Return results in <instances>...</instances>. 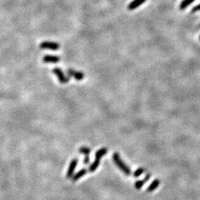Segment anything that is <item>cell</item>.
<instances>
[{
  "instance_id": "1",
  "label": "cell",
  "mask_w": 200,
  "mask_h": 200,
  "mask_svg": "<svg viewBox=\"0 0 200 200\" xmlns=\"http://www.w3.org/2000/svg\"><path fill=\"white\" fill-rule=\"evenodd\" d=\"M113 160L114 163L116 164V165L117 166V167L119 168L125 175H127V176L131 175V168H130L124 162L123 160L121 159L119 154H118V153L116 152L114 153V154H113Z\"/></svg>"
},
{
  "instance_id": "2",
  "label": "cell",
  "mask_w": 200,
  "mask_h": 200,
  "mask_svg": "<svg viewBox=\"0 0 200 200\" xmlns=\"http://www.w3.org/2000/svg\"><path fill=\"white\" fill-rule=\"evenodd\" d=\"M53 73L55 74V75L57 77L58 80H59L62 84H66V83L68 82V81H69L68 77H67L64 74L63 71H62L60 68H54V69L53 70Z\"/></svg>"
},
{
  "instance_id": "3",
  "label": "cell",
  "mask_w": 200,
  "mask_h": 200,
  "mask_svg": "<svg viewBox=\"0 0 200 200\" xmlns=\"http://www.w3.org/2000/svg\"><path fill=\"white\" fill-rule=\"evenodd\" d=\"M79 162V159L78 158H74L71 160V163L69 165V167H68V172H67L66 176L68 179H71L72 178L73 175H74V170H75L76 167L77 166V164Z\"/></svg>"
},
{
  "instance_id": "4",
  "label": "cell",
  "mask_w": 200,
  "mask_h": 200,
  "mask_svg": "<svg viewBox=\"0 0 200 200\" xmlns=\"http://www.w3.org/2000/svg\"><path fill=\"white\" fill-rule=\"evenodd\" d=\"M68 74L70 77H73L76 80H82L84 79V74L83 73L79 72V71H76L73 69H68Z\"/></svg>"
},
{
  "instance_id": "5",
  "label": "cell",
  "mask_w": 200,
  "mask_h": 200,
  "mask_svg": "<svg viewBox=\"0 0 200 200\" xmlns=\"http://www.w3.org/2000/svg\"><path fill=\"white\" fill-rule=\"evenodd\" d=\"M41 48L42 49H50V50H58L59 48V44L55 43V42H42L40 45Z\"/></svg>"
},
{
  "instance_id": "6",
  "label": "cell",
  "mask_w": 200,
  "mask_h": 200,
  "mask_svg": "<svg viewBox=\"0 0 200 200\" xmlns=\"http://www.w3.org/2000/svg\"><path fill=\"white\" fill-rule=\"evenodd\" d=\"M145 1L146 0H134L133 2H131V3L128 5V9L129 10V11H133V10L137 8L141 5H142L143 3H144Z\"/></svg>"
},
{
  "instance_id": "7",
  "label": "cell",
  "mask_w": 200,
  "mask_h": 200,
  "mask_svg": "<svg viewBox=\"0 0 200 200\" xmlns=\"http://www.w3.org/2000/svg\"><path fill=\"white\" fill-rule=\"evenodd\" d=\"M86 173H87V170H86L85 168L81 169V170H79L77 173H75V174L72 176L71 179H72L73 182H77V181H78L80 178L84 176V175L86 174Z\"/></svg>"
},
{
  "instance_id": "8",
  "label": "cell",
  "mask_w": 200,
  "mask_h": 200,
  "mask_svg": "<svg viewBox=\"0 0 200 200\" xmlns=\"http://www.w3.org/2000/svg\"><path fill=\"white\" fill-rule=\"evenodd\" d=\"M150 178H151V174H150V173H147L144 179H142V180H139L137 181V182H136L135 184H134V186H135V188H136V189L138 190L140 189V188L144 185V183L150 179Z\"/></svg>"
},
{
  "instance_id": "9",
  "label": "cell",
  "mask_w": 200,
  "mask_h": 200,
  "mask_svg": "<svg viewBox=\"0 0 200 200\" xmlns=\"http://www.w3.org/2000/svg\"><path fill=\"white\" fill-rule=\"evenodd\" d=\"M59 60H60V59L56 56H49V55H48V56H45L43 58L44 62H46V63H56Z\"/></svg>"
},
{
  "instance_id": "10",
  "label": "cell",
  "mask_w": 200,
  "mask_h": 200,
  "mask_svg": "<svg viewBox=\"0 0 200 200\" xmlns=\"http://www.w3.org/2000/svg\"><path fill=\"white\" fill-rule=\"evenodd\" d=\"M160 184V181L159 180V179H154V180L152 182V183L149 185L148 188H147V191L149 193L153 192V191H154L157 188H158Z\"/></svg>"
},
{
  "instance_id": "11",
  "label": "cell",
  "mask_w": 200,
  "mask_h": 200,
  "mask_svg": "<svg viewBox=\"0 0 200 200\" xmlns=\"http://www.w3.org/2000/svg\"><path fill=\"white\" fill-rule=\"evenodd\" d=\"M107 153L108 148H106V147H103V148L99 149V150H98V151H96V154H95V157H96V159H97V160H101L102 157H104Z\"/></svg>"
},
{
  "instance_id": "12",
  "label": "cell",
  "mask_w": 200,
  "mask_h": 200,
  "mask_svg": "<svg viewBox=\"0 0 200 200\" xmlns=\"http://www.w3.org/2000/svg\"><path fill=\"white\" fill-rule=\"evenodd\" d=\"M99 164H100V160L95 159L94 162H93L92 163L91 165H90V167H89V168H88L89 171H90V173H93V172H94L95 170H96V169L98 168Z\"/></svg>"
},
{
  "instance_id": "13",
  "label": "cell",
  "mask_w": 200,
  "mask_h": 200,
  "mask_svg": "<svg viewBox=\"0 0 200 200\" xmlns=\"http://www.w3.org/2000/svg\"><path fill=\"white\" fill-rule=\"evenodd\" d=\"M194 2V0H182V2H181L180 5H179V9L180 10H185V8H188V6L191 4H192Z\"/></svg>"
},
{
  "instance_id": "14",
  "label": "cell",
  "mask_w": 200,
  "mask_h": 200,
  "mask_svg": "<svg viewBox=\"0 0 200 200\" xmlns=\"http://www.w3.org/2000/svg\"><path fill=\"white\" fill-rule=\"evenodd\" d=\"M79 152L82 154H84V156L89 155V154H90V152H91V149L88 147H84V146H83V147H81L79 149Z\"/></svg>"
},
{
  "instance_id": "15",
  "label": "cell",
  "mask_w": 200,
  "mask_h": 200,
  "mask_svg": "<svg viewBox=\"0 0 200 200\" xmlns=\"http://www.w3.org/2000/svg\"><path fill=\"white\" fill-rule=\"evenodd\" d=\"M144 171H145V169L143 168H138L137 170H135V172L134 173V177H139V176L140 175L142 174Z\"/></svg>"
},
{
  "instance_id": "16",
  "label": "cell",
  "mask_w": 200,
  "mask_h": 200,
  "mask_svg": "<svg viewBox=\"0 0 200 200\" xmlns=\"http://www.w3.org/2000/svg\"><path fill=\"white\" fill-rule=\"evenodd\" d=\"M83 162H84V165L89 164V162H90V157H89V155L85 156L84 160H83Z\"/></svg>"
},
{
  "instance_id": "17",
  "label": "cell",
  "mask_w": 200,
  "mask_h": 200,
  "mask_svg": "<svg viewBox=\"0 0 200 200\" xmlns=\"http://www.w3.org/2000/svg\"><path fill=\"white\" fill-rule=\"evenodd\" d=\"M200 11V4H199V5H197L196 6H195L194 8H193L192 10H191V12L195 13V12H196V11Z\"/></svg>"
},
{
  "instance_id": "18",
  "label": "cell",
  "mask_w": 200,
  "mask_h": 200,
  "mask_svg": "<svg viewBox=\"0 0 200 200\" xmlns=\"http://www.w3.org/2000/svg\"><path fill=\"white\" fill-rule=\"evenodd\" d=\"M199 39H200V36H199Z\"/></svg>"
}]
</instances>
